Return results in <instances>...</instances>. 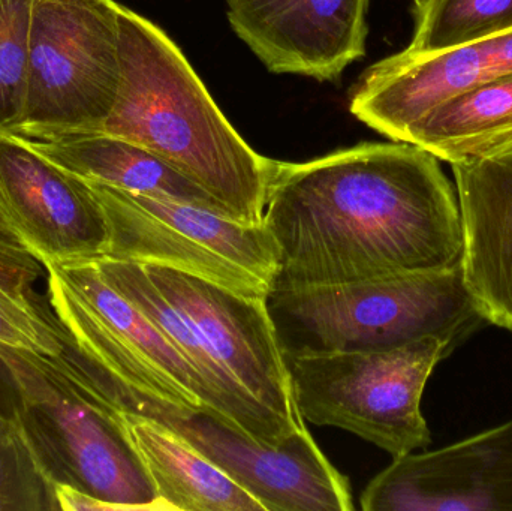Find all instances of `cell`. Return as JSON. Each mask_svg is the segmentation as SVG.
I'll return each instance as SVG.
<instances>
[{"instance_id": "obj_23", "label": "cell", "mask_w": 512, "mask_h": 511, "mask_svg": "<svg viewBox=\"0 0 512 511\" xmlns=\"http://www.w3.org/2000/svg\"><path fill=\"white\" fill-rule=\"evenodd\" d=\"M66 335L56 317L48 312H29L0 305V345L12 350L60 356L65 353Z\"/></svg>"}, {"instance_id": "obj_15", "label": "cell", "mask_w": 512, "mask_h": 511, "mask_svg": "<svg viewBox=\"0 0 512 511\" xmlns=\"http://www.w3.org/2000/svg\"><path fill=\"white\" fill-rule=\"evenodd\" d=\"M9 134L23 138L36 152L87 182L101 183L131 194L171 198L230 216L227 209L203 188L149 150L125 138L104 131Z\"/></svg>"}, {"instance_id": "obj_16", "label": "cell", "mask_w": 512, "mask_h": 511, "mask_svg": "<svg viewBox=\"0 0 512 511\" xmlns=\"http://www.w3.org/2000/svg\"><path fill=\"white\" fill-rule=\"evenodd\" d=\"M95 263L104 278L126 299L140 308L170 339L171 344L185 356V359L200 372L201 377L236 408L237 413L242 417L245 431L251 437L268 446H277L301 429L294 428L291 423L286 422L255 399L240 392L228 380L227 375L222 372L210 354L200 333L182 312L177 311L165 299L164 294L144 272L141 264L113 260V258H101V260H95Z\"/></svg>"}, {"instance_id": "obj_17", "label": "cell", "mask_w": 512, "mask_h": 511, "mask_svg": "<svg viewBox=\"0 0 512 511\" xmlns=\"http://www.w3.org/2000/svg\"><path fill=\"white\" fill-rule=\"evenodd\" d=\"M122 417L168 510L265 511L248 491L173 432L143 417Z\"/></svg>"}, {"instance_id": "obj_4", "label": "cell", "mask_w": 512, "mask_h": 511, "mask_svg": "<svg viewBox=\"0 0 512 511\" xmlns=\"http://www.w3.org/2000/svg\"><path fill=\"white\" fill-rule=\"evenodd\" d=\"M21 428L54 485H68L116 510H168L122 414L111 410L60 356L12 350Z\"/></svg>"}, {"instance_id": "obj_8", "label": "cell", "mask_w": 512, "mask_h": 511, "mask_svg": "<svg viewBox=\"0 0 512 511\" xmlns=\"http://www.w3.org/2000/svg\"><path fill=\"white\" fill-rule=\"evenodd\" d=\"M116 0H33L26 104L6 132L102 131L122 81Z\"/></svg>"}, {"instance_id": "obj_24", "label": "cell", "mask_w": 512, "mask_h": 511, "mask_svg": "<svg viewBox=\"0 0 512 511\" xmlns=\"http://www.w3.org/2000/svg\"><path fill=\"white\" fill-rule=\"evenodd\" d=\"M59 510L63 511H117L116 507L92 495L84 494L68 485L54 486Z\"/></svg>"}, {"instance_id": "obj_19", "label": "cell", "mask_w": 512, "mask_h": 511, "mask_svg": "<svg viewBox=\"0 0 512 511\" xmlns=\"http://www.w3.org/2000/svg\"><path fill=\"white\" fill-rule=\"evenodd\" d=\"M512 29V0H421L409 50H450Z\"/></svg>"}, {"instance_id": "obj_25", "label": "cell", "mask_w": 512, "mask_h": 511, "mask_svg": "<svg viewBox=\"0 0 512 511\" xmlns=\"http://www.w3.org/2000/svg\"><path fill=\"white\" fill-rule=\"evenodd\" d=\"M18 393L14 377L0 356V414H12L17 411Z\"/></svg>"}, {"instance_id": "obj_2", "label": "cell", "mask_w": 512, "mask_h": 511, "mask_svg": "<svg viewBox=\"0 0 512 511\" xmlns=\"http://www.w3.org/2000/svg\"><path fill=\"white\" fill-rule=\"evenodd\" d=\"M119 21L122 81L102 131L158 156L236 221L261 225L277 161L246 143L161 27L123 5Z\"/></svg>"}, {"instance_id": "obj_7", "label": "cell", "mask_w": 512, "mask_h": 511, "mask_svg": "<svg viewBox=\"0 0 512 511\" xmlns=\"http://www.w3.org/2000/svg\"><path fill=\"white\" fill-rule=\"evenodd\" d=\"M87 185L107 218L104 258L171 267L254 299L265 300L273 290L279 263L264 224H242L171 198Z\"/></svg>"}, {"instance_id": "obj_10", "label": "cell", "mask_w": 512, "mask_h": 511, "mask_svg": "<svg viewBox=\"0 0 512 511\" xmlns=\"http://www.w3.org/2000/svg\"><path fill=\"white\" fill-rule=\"evenodd\" d=\"M0 219L44 266L101 260L110 245L86 180L9 132H0Z\"/></svg>"}, {"instance_id": "obj_22", "label": "cell", "mask_w": 512, "mask_h": 511, "mask_svg": "<svg viewBox=\"0 0 512 511\" xmlns=\"http://www.w3.org/2000/svg\"><path fill=\"white\" fill-rule=\"evenodd\" d=\"M45 266L11 233L0 219V305L20 311L42 312L33 284Z\"/></svg>"}, {"instance_id": "obj_5", "label": "cell", "mask_w": 512, "mask_h": 511, "mask_svg": "<svg viewBox=\"0 0 512 511\" xmlns=\"http://www.w3.org/2000/svg\"><path fill=\"white\" fill-rule=\"evenodd\" d=\"M459 347L429 336L393 350L285 357L304 422L363 438L394 458L424 450L432 432L421 411L436 366Z\"/></svg>"}, {"instance_id": "obj_3", "label": "cell", "mask_w": 512, "mask_h": 511, "mask_svg": "<svg viewBox=\"0 0 512 511\" xmlns=\"http://www.w3.org/2000/svg\"><path fill=\"white\" fill-rule=\"evenodd\" d=\"M265 305L285 357L393 350L429 336L462 345L489 326L460 266L354 284L273 288Z\"/></svg>"}, {"instance_id": "obj_20", "label": "cell", "mask_w": 512, "mask_h": 511, "mask_svg": "<svg viewBox=\"0 0 512 511\" xmlns=\"http://www.w3.org/2000/svg\"><path fill=\"white\" fill-rule=\"evenodd\" d=\"M54 486L21 428L17 411L0 414V511L59 510Z\"/></svg>"}, {"instance_id": "obj_13", "label": "cell", "mask_w": 512, "mask_h": 511, "mask_svg": "<svg viewBox=\"0 0 512 511\" xmlns=\"http://www.w3.org/2000/svg\"><path fill=\"white\" fill-rule=\"evenodd\" d=\"M239 38L274 74L336 80L366 54L369 0H227Z\"/></svg>"}, {"instance_id": "obj_12", "label": "cell", "mask_w": 512, "mask_h": 511, "mask_svg": "<svg viewBox=\"0 0 512 511\" xmlns=\"http://www.w3.org/2000/svg\"><path fill=\"white\" fill-rule=\"evenodd\" d=\"M360 504L364 511H512V419L433 452L394 458Z\"/></svg>"}, {"instance_id": "obj_26", "label": "cell", "mask_w": 512, "mask_h": 511, "mask_svg": "<svg viewBox=\"0 0 512 511\" xmlns=\"http://www.w3.org/2000/svg\"><path fill=\"white\" fill-rule=\"evenodd\" d=\"M412 2H414V5H418V3L421 2V0H412Z\"/></svg>"}, {"instance_id": "obj_1", "label": "cell", "mask_w": 512, "mask_h": 511, "mask_svg": "<svg viewBox=\"0 0 512 511\" xmlns=\"http://www.w3.org/2000/svg\"><path fill=\"white\" fill-rule=\"evenodd\" d=\"M262 224L273 288L354 284L462 263L459 201L441 161L415 144L361 143L301 164L276 162Z\"/></svg>"}, {"instance_id": "obj_14", "label": "cell", "mask_w": 512, "mask_h": 511, "mask_svg": "<svg viewBox=\"0 0 512 511\" xmlns=\"http://www.w3.org/2000/svg\"><path fill=\"white\" fill-rule=\"evenodd\" d=\"M450 165L466 288L487 323L512 333V138Z\"/></svg>"}, {"instance_id": "obj_9", "label": "cell", "mask_w": 512, "mask_h": 511, "mask_svg": "<svg viewBox=\"0 0 512 511\" xmlns=\"http://www.w3.org/2000/svg\"><path fill=\"white\" fill-rule=\"evenodd\" d=\"M141 266L165 299L191 321L240 392L294 428L306 426L264 299L242 296L171 267Z\"/></svg>"}, {"instance_id": "obj_18", "label": "cell", "mask_w": 512, "mask_h": 511, "mask_svg": "<svg viewBox=\"0 0 512 511\" xmlns=\"http://www.w3.org/2000/svg\"><path fill=\"white\" fill-rule=\"evenodd\" d=\"M512 138V72L481 81L436 105L406 134L439 161L489 152Z\"/></svg>"}, {"instance_id": "obj_11", "label": "cell", "mask_w": 512, "mask_h": 511, "mask_svg": "<svg viewBox=\"0 0 512 511\" xmlns=\"http://www.w3.org/2000/svg\"><path fill=\"white\" fill-rule=\"evenodd\" d=\"M54 317L72 342L114 345L146 363L198 407H210L245 431L236 408L210 386L152 320L117 291L95 261L47 264Z\"/></svg>"}, {"instance_id": "obj_6", "label": "cell", "mask_w": 512, "mask_h": 511, "mask_svg": "<svg viewBox=\"0 0 512 511\" xmlns=\"http://www.w3.org/2000/svg\"><path fill=\"white\" fill-rule=\"evenodd\" d=\"M92 366L99 396L108 407L173 432L248 491L265 511L354 510L348 480L325 458L306 426L277 446H268L213 408L176 404Z\"/></svg>"}, {"instance_id": "obj_21", "label": "cell", "mask_w": 512, "mask_h": 511, "mask_svg": "<svg viewBox=\"0 0 512 511\" xmlns=\"http://www.w3.org/2000/svg\"><path fill=\"white\" fill-rule=\"evenodd\" d=\"M32 11L33 0H0V132L23 116Z\"/></svg>"}]
</instances>
